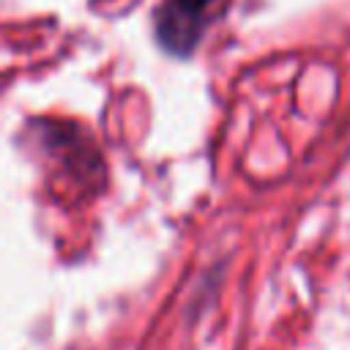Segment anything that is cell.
<instances>
[{
	"label": "cell",
	"mask_w": 350,
	"mask_h": 350,
	"mask_svg": "<svg viewBox=\"0 0 350 350\" xmlns=\"http://www.w3.org/2000/svg\"><path fill=\"white\" fill-rule=\"evenodd\" d=\"M213 3L216 0H164L156 16L159 41L175 55H189L200 41V30Z\"/></svg>",
	"instance_id": "obj_1"
}]
</instances>
